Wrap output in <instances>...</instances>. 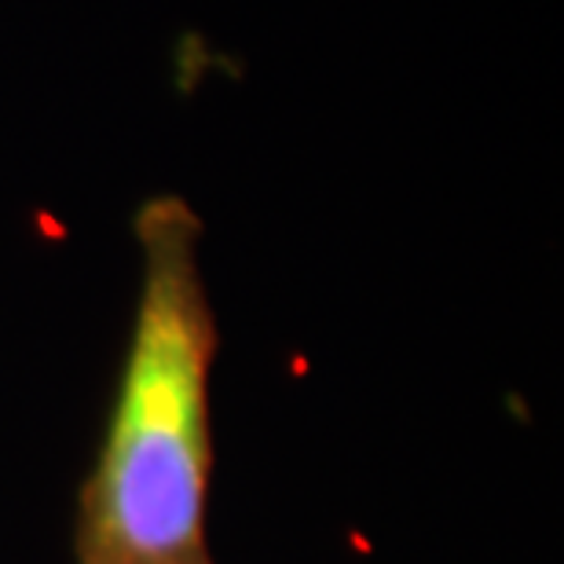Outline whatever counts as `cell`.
I'll return each mask as SVG.
<instances>
[{
    "label": "cell",
    "mask_w": 564,
    "mask_h": 564,
    "mask_svg": "<svg viewBox=\"0 0 564 564\" xmlns=\"http://www.w3.org/2000/svg\"><path fill=\"white\" fill-rule=\"evenodd\" d=\"M140 293L118 397L77 510V564H213L206 539L217 312L202 220L180 195L137 209Z\"/></svg>",
    "instance_id": "obj_1"
}]
</instances>
